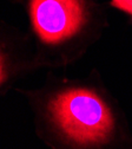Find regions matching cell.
<instances>
[{
  "instance_id": "6da1fadb",
  "label": "cell",
  "mask_w": 132,
  "mask_h": 149,
  "mask_svg": "<svg viewBox=\"0 0 132 149\" xmlns=\"http://www.w3.org/2000/svg\"><path fill=\"white\" fill-rule=\"evenodd\" d=\"M26 101L34 134L50 149H132L126 114L97 69L70 78L48 71L35 88H15Z\"/></svg>"
},
{
  "instance_id": "7a4b0ae2",
  "label": "cell",
  "mask_w": 132,
  "mask_h": 149,
  "mask_svg": "<svg viewBox=\"0 0 132 149\" xmlns=\"http://www.w3.org/2000/svg\"><path fill=\"white\" fill-rule=\"evenodd\" d=\"M27 18L37 71L67 68L80 61L109 27L100 0H8Z\"/></svg>"
},
{
  "instance_id": "3957f363",
  "label": "cell",
  "mask_w": 132,
  "mask_h": 149,
  "mask_svg": "<svg viewBox=\"0 0 132 149\" xmlns=\"http://www.w3.org/2000/svg\"><path fill=\"white\" fill-rule=\"evenodd\" d=\"M35 71L27 32L0 19V98Z\"/></svg>"
},
{
  "instance_id": "277c9868",
  "label": "cell",
  "mask_w": 132,
  "mask_h": 149,
  "mask_svg": "<svg viewBox=\"0 0 132 149\" xmlns=\"http://www.w3.org/2000/svg\"><path fill=\"white\" fill-rule=\"evenodd\" d=\"M109 5L132 18V0H109Z\"/></svg>"
}]
</instances>
